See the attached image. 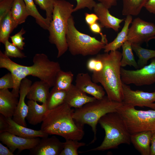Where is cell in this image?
<instances>
[{
	"label": "cell",
	"instance_id": "ba28073f",
	"mask_svg": "<svg viewBox=\"0 0 155 155\" xmlns=\"http://www.w3.org/2000/svg\"><path fill=\"white\" fill-rule=\"evenodd\" d=\"M117 112L130 135L144 131L155 132V109L138 110L134 106L123 104Z\"/></svg>",
	"mask_w": 155,
	"mask_h": 155
},
{
	"label": "cell",
	"instance_id": "e0dca14e",
	"mask_svg": "<svg viewBox=\"0 0 155 155\" xmlns=\"http://www.w3.org/2000/svg\"><path fill=\"white\" fill-rule=\"evenodd\" d=\"M16 96L8 89L0 90V113L6 118H12L18 102Z\"/></svg>",
	"mask_w": 155,
	"mask_h": 155
},
{
	"label": "cell",
	"instance_id": "7dc6e473",
	"mask_svg": "<svg viewBox=\"0 0 155 155\" xmlns=\"http://www.w3.org/2000/svg\"><path fill=\"white\" fill-rule=\"evenodd\" d=\"M150 108L152 109H155V103L152 104L151 105Z\"/></svg>",
	"mask_w": 155,
	"mask_h": 155
},
{
	"label": "cell",
	"instance_id": "bcb514c9",
	"mask_svg": "<svg viewBox=\"0 0 155 155\" xmlns=\"http://www.w3.org/2000/svg\"><path fill=\"white\" fill-rule=\"evenodd\" d=\"M150 155H155V132L153 133L151 137Z\"/></svg>",
	"mask_w": 155,
	"mask_h": 155
},
{
	"label": "cell",
	"instance_id": "836d02e7",
	"mask_svg": "<svg viewBox=\"0 0 155 155\" xmlns=\"http://www.w3.org/2000/svg\"><path fill=\"white\" fill-rule=\"evenodd\" d=\"M42 9L45 11L46 18L50 22L52 18L55 2L56 0H34Z\"/></svg>",
	"mask_w": 155,
	"mask_h": 155
},
{
	"label": "cell",
	"instance_id": "d6a6232c",
	"mask_svg": "<svg viewBox=\"0 0 155 155\" xmlns=\"http://www.w3.org/2000/svg\"><path fill=\"white\" fill-rule=\"evenodd\" d=\"M4 44L5 46L4 54L9 57L23 58L26 56L17 47L8 40H6Z\"/></svg>",
	"mask_w": 155,
	"mask_h": 155
},
{
	"label": "cell",
	"instance_id": "e575fe53",
	"mask_svg": "<svg viewBox=\"0 0 155 155\" xmlns=\"http://www.w3.org/2000/svg\"><path fill=\"white\" fill-rule=\"evenodd\" d=\"M26 31L22 28L15 35L10 36L12 43L15 46L17 47L20 50H22L24 49L25 43L23 40L24 38L22 36L25 33Z\"/></svg>",
	"mask_w": 155,
	"mask_h": 155
},
{
	"label": "cell",
	"instance_id": "ee69618b",
	"mask_svg": "<svg viewBox=\"0 0 155 155\" xmlns=\"http://www.w3.org/2000/svg\"><path fill=\"white\" fill-rule=\"evenodd\" d=\"M102 3L108 9L116 5L119 0H97Z\"/></svg>",
	"mask_w": 155,
	"mask_h": 155
},
{
	"label": "cell",
	"instance_id": "8fae6325",
	"mask_svg": "<svg viewBox=\"0 0 155 155\" xmlns=\"http://www.w3.org/2000/svg\"><path fill=\"white\" fill-rule=\"evenodd\" d=\"M123 92V102L124 104L135 107L150 108L155 102V91L147 92L132 90L128 85L122 83Z\"/></svg>",
	"mask_w": 155,
	"mask_h": 155
},
{
	"label": "cell",
	"instance_id": "f6af8a7d",
	"mask_svg": "<svg viewBox=\"0 0 155 155\" xmlns=\"http://www.w3.org/2000/svg\"><path fill=\"white\" fill-rule=\"evenodd\" d=\"M12 152L8 148L0 143V155H13Z\"/></svg>",
	"mask_w": 155,
	"mask_h": 155
},
{
	"label": "cell",
	"instance_id": "d6986e66",
	"mask_svg": "<svg viewBox=\"0 0 155 155\" xmlns=\"http://www.w3.org/2000/svg\"><path fill=\"white\" fill-rule=\"evenodd\" d=\"M8 123L6 131L16 135L26 138L43 137L48 136L49 134L40 130H37L27 128L14 121L12 118H7Z\"/></svg>",
	"mask_w": 155,
	"mask_h": 155
},
{
	"label": "cell",
	"instance_id": "f35d334b",
	"mask_svg": "<svg viewBox=\"0 0 155 155\" xmlns=\"http://www.w3.org/2000/svg\"><path fill=\"white\" fill-rule=\"evenodd\" d=\"M85 16L86 22L89 26L97 22L99 20L98 16L95 13H85Z\"/></svg>",
	"mask_w": 155,
	"mask_h": 155
},
{
	"label": "cell",
	"instance_id": "4dcf8cb0",
	"mask_svg": "<svg viewBox=\"0 0 155 155\" xmlns=\"http://www.w3.org/2000/svg\"><path fill=\"white\" fill-rule=\"evenodd\" d=\"M30 16L35 20L36 22L40 27L48 30L50 21L46 18L43 17L38 11L34 0H23Z\"/></svg>",
	"mask_w": 155,
	"mask_h": 155
},
{
	"label": "cell",
	"instance_id": "681fc988",
	"mask_svg": "<svg viewBox=\"0 0 155 155\" xmlns=\"http://www.w3.org/2000/svg\"><path fill=\"white\" fill-rule=\"evenodd\" d=\"M1 0H0V1H1Z\"/></svg>",
	"mask_w": 155,
	"mask_h": 155
},
{
	"label": "cell",
	"instance_id": "3957f363",
	"mask_svg": "<svg viewBox=\"0 0 155 155\" xmlns=\"http://www.w3.org/2000/svg\"><path fill=\"white\" fill-rule=\"evenodd\" d=\"M74 110L65 102L48 110L42 122L41 130L49 135L62 137L66 139L80 141L83 137V127L73 118Z\"/></svg>",
	"mask_w": 155,
	"mask_h": 155
},
{
	"label": "cell",
	"instance_id": "ac0fdd59",
	"mask_svg": "<svg viewBox=\"0 0 155 155\" xmlns=\"http://www.w3.org/2000/svg\"><path fill=\"white\" fill-rule=\"evenodd\" d=\"M96 99L93 97L88 96L75 85L72 84L67 91L65 102L71 108L76 109Z\"/></svg>",
	"mask_w": 155,
	"mask_h": 155
},
{
	"label": "cell",
	"instance_id": "7402d4cb",
	"mask_svg": "<svg viewBox=\"0 0 155 155\" xmlns=\"http://www.w3.org/2000/svg\"><path fill=\"white\" fill-rule=\"evenodd\" d=\"M51 88L45 82L40 80L32 84L26 95L29 100L46 104Z\"/></svg>",
	"mask_w": 155,
	"mask_h": 155
},
{
	"label": "cell",
	"instance_id": "6da1fadb",
	"mask_svg": "<svg viewBox=\"0 0 155 155\" xmlns=\"http://www.w3.org/2000/svg\"><path fill=\"white\" fill-rule=\"evenodd\" d=\"M33 64L30 66L21 65L12 61L0 51V68H4L12 74L14 86L11 91L16 97L19 96L20 84L22 79L28 75L39 78L53 87L55 78L61 69L57 62L51 61L46 54L37 53L33 57Z\"/></svg>",
	"mask_w": 155,
	"mask_h": 155
},
{
	"label": "cell",
	"instance_id": "484cf974",
	"mask_svg": "<svg viewBox=\"0 0 155 155\" xmlns=\"http://www.w3.org/2000/svg\"><path fill=\"white\" fill-rule=\"evenodd\" d=\"M73 77L71 71H65L61 69L57 74L53 88L67 91L72 84Z\"/></svg>",
	"mask_w": 155,
	"mask_h": 155
},
{
	"label": "cell",
	"instance_id": "4316f807",
	"mask_svg": "<svg viewBox=\"0 0 155 155\" xmlns=\"http://www.w3.org/2000/svg\"><path fill=\"white\" fill-rule=\"evenodd\" d=\"M18 26L11 15V11L0 23V42L3 44L8 40L10 35Z\"/></svg>",
	"mask_w": 155,
	"mask_h": 155
},
{
	"label": "cell",
	"instance_id": "7a4b0ae2",
	"mask_svg": "<svg viewBox=\"0 0 155 155\" xmlns=\"http://www.w3.org/2000/svg\"><path fill=\"white\" fill-rule=\"evenodd\" d=\"M96 56L102 61L103 67L100 71L92 73V80L101 84L109 99L123 102V82L121 75L122 53L116 50L98 54Z\"/></svg>",
	"mask_w": 155,
	"mask_h": 155
},
{
	"label": "cell",
	"instance_id": "b9f144b4",
	"mask_svg": "<svg viewBox=\"0 0 155 155\" xmlns=\"http://www.w3.org/2000/svg\"><path fill=\"white\" fill-rule=\"evenodd\" d=\"M144 7L150 13L155 14V0H148Z\"/></svg>",
	"mask_w": 155,
	"mask_h": 155
},
{
	"label": "cell",
	"instance_id": "277c9868",
	"mask_svg": "<svg viewBox=\"0 0 155 155\" xmlns=\"http://www.w3.org/2000/svg\"><path fill=\"white\" fill-rule=\"evenodd\" d=\"M123 104V102L112 100L105 96L101 99H96L74 110L73 117L75 122L83 127L87 124L92 128L94 137L88 145L96 140L97 125L100 119L107 113L117 112Z\"/></svg>",
	"mask_w": 155,
	"mask_h": 155
},
{
	"label": "cell",
	"instance_id": "44dd1931",
	"mask_svg": "<svg viewBox=\"0 0 155 155\" xmlns=\"http://www.w3.org/2000/svg\"><path fill=\"white\" fill-rule=\"evenodd\" d=\"M153 132L144 131L131 135V143L142 155H150L151 139Z\"/></svg>",
	"mask_w": 155,
	"mask_h": 155
},
{
	"label": "cell",
	"instance_id": "60d3db41",
	"mask_svg": "<svg viewBox=\"0 0 155 155\" xmlns=\"http://www.w3.org/2000/svg\"><path fill=\"white\" fill-rule=\"evenodd\" d=\"M8 126L7 118L3 115H0V133L6 131Z\"/></svg>",
	"mask_w": 155,
	"mask_h": 155
},
{
	"label": "cell",
	"instance_id": "7bdbcfd3",
	"mask_svg": "<svg viewBox=\"0 0 155 155\" xmlns=\"http://www.w3.org/2000/svg\"><path fill=\"white\" fill-rule=\"evenodd\" d=\"M89 28L90 31L94 34H100L102 33V28L97 22L89 26Z\"/></svg>",
	"mask_w": 155,
	"mask_h": 155
},
{
	"label": "cell",
	"instance_id": "ab89813d",
	"mask_svg": "<svg viewBox=\"0 0 155 155\" xmlns=\"http://www.w3.org/2000/svg\"><path fill=\"white\" fill-rule=\"evenodd\" d=\"M97 59L96 57L89 59L86 63V67L87 69L90 71L93 72L96 65Z\"/></svg>",
	"mask_w": 155,
	"mask_h": 155
},
{
	"label": "cell",
	"instance_id": "5bb4252c",
	"mask_svg": "<svg viewBox=\"0 0 155 155\" xmlns=\"http://www.w3.org/2000/svg\"><path fill=\"white\" fill-rule=\"evenodd\" d=\"M32 84V82L26 78L22 80L20 86L19 100L12 119L19 124L26 127L25 121L28 107L25 102V98Z\"/></svg>",
	"mask_w": 155,
	"mask_h": 155
},
{
	"label": "cell",
	"instance_id": "9c48e42d",
	"mask_svg": "<svg viewBox=\"0 0 155 155\" xmlns=\"http://www.w3.org/2000/svg\"><path fill=\"white\" fill-rule=\"evenodd\" d=\"M121 80L127 85L133 84L137 86L150 85L155 83V57L150 63L135 70L121 69Z\"/></svg>",
	"mask_w": 155,
	"mask_h": 155
},
{
	"label": "cell",
	"instance_id": "d4e9b609",
	"mask_svg": "<svg viewBox=\"0 0 155 155\" xmlns=\"http://www.w3.org/2000/svg\"><path fill=\"white\" fill-rule=\"evenodd\" d=\"M148 0H122L123 15L137 16L140 13Z\"/></svg>",
	"mask_w": 155,
	"mask_h": 155
},
{
	"label": "cell",
	"instance_id": "f1b7e54d",
	"mask_svg": "<svg viewBox=\"0 0 155 155\" xmlns=\"http://www.w3.org/2000/svg\"><path fill=\"white\" fill-rule=\"evenodd\" d=\"M131 44L133 50L138 58L137 63L139 69L146 65L149 60L155 57V50L144 48L140 45Z\"/></svg>",
	"mask_w": 155,
	"mask_h": 155
},
{
	"label": "cell",
	"instance_id": "603a6c76",
	"mask_svg": "<svg viewBox=\"0 0 155 155\" xmlns=\"http://www.w3.org/2000/svg\"><path fill=\"white\" fill-rule=\"evenodd\" d=\"M132 16H126L124 26L121 31L118 33L115 38L111 42L108 43L104 46V53H109L115 51L120 48L123 43L127 40L129 26L132 21Z\"/></svg>",
	"mask_w": 155,
	"mask_h": 155
},
{
	"label": "cell",
	"instance_id": "d590c367",
	"mask_svg": "<svg viewBox=\"0 0 155 155\" xmlns=\"http://www.w3.org/2000/svg\"><path fill=\"white\" fill-rule=\"evenodd\" d=\"M14 0H2L0 2V23L11 10Z\"/></svg>",
	"mask_w": 155,
	"mask_h": 155
},
{
	"label": "cell",
	"instance_id": "83f0119b",
	"mask_svg": "<svg viewBox=\"0 0 155 155\" xmlns=\"http://www.w3.org/2000/svg\"><path fill=\"white\" fill-rule=\"evenodd\" d=\"M122 58L121 61V67L128 65L136 69H139L137 62L135 60L133 52L131 43L127 40L122 45Z\"/></svg>",
	"mask_w": 155,
	"mask_h": 155
},
{
	"label": "cell",
	"instance_id": "4fadbf2b",
	"mask_svg": "<svg viewBox=\"0 0 155 155\" xmlns=\"http://www.w3.org/2000/svg\"><path fill=\"white\" fill-rule=\"evenodd\" d=\"M42 137L38 144L30 150L31 155H60L64 142L55 136Z\"/></svg>",
	"mask_w": 155,
	"mask_h": 155
},
{
	"label": "cell",
	"instance_id": "5b68a950",
	"mask_svg": "<svg viewBox=\"0 0 155 155\" xmlns=\"http://www.w3.org/2000/svg\"><path fill=\"white\" fill-rule=\"evenodd\" d=\"M74 5L65 0L55 2L52 18L48 30L49 41L55 45L59 58L68 50L66 33L68 20L73 12Z\"/></svg>",
	"mask_w": 155,
	"mask_h": 155
},
{
	"label": "cell",
	"instance_id": "ffe728a7",
	"mask_svg": "<svg viewBox=\"0 0 155 155\" xmlns=\"http://www.w3.org/2000/svg\"><path fill=\"white\" fill-rule=\"evenodd\" d=\"M27 104L28 109L26 119L28 123L36 125L42 122L48 111L46 104L40 105L36 101L29 100Z\"/></svg>",
	"mask_w": 155,
	"mask_h": 155
},
{
	"label": "cell",
	"instance_id": "1f68e13d",
	"mask_svg": "<svg viewBox=\"0 0 155 155\" xmlns=\"http://www.w3.org/2000/svg\"><path fill=\"white\" fill-rule=\"evenodd\" d=\"M71 139H66L64 142L63 148L60 155H78V150L80 147L86 145L83 142Z\"/></svg>",
	"mask_w": 155,
	"mask_h": 155
},
{
	"label": "cell",
	"instance_id": "c3c4849f",
	"mask_svg": "<svg viewBox=\"0 0 155 155\" xmlns=\"http://www.w3.org/2000/svg\"><path fill=\"white\" fill-rule=\"evenodd\" d=\"M154 39L155 40V37L154 38Z\"/></svg>",
	"mask_w": 155,
	"mask_h": 155
},
{
	"label": "cell",
	"instance_id": "8d00e7d4",
	"mask_svg": "<svg viewBox=\"0 0 155 155\" xmlns=\"http://www.w3.org/2000/svg\"><path fill=\"white\" fill-rule=\"evenodd\" d=\"M14 86L13 78L9 72L0 78V90L13 88Z\"/></svg>",
	"mask_w": 155,
	"mask_h": 155
},
{
	"label": "cell",
	"instance_id": "9a60e30c",
	"mask_svg": "<svg viewBox=\"0 0 155 155\" xmlns=\"http://www.w3.org/2000/svg\"><path fill=\"white\" fill-rule=\"evenodd\" d=\"M75 82V85L78 88L97 99H101L105 96L106 92L103 88L94 82L88 73H78Z\"/></svg>",
	"mask_w": 155,
	"mask_h": 155
},
{
	"label": "cell",
	"instance_id": "52a82bcc",
	"mask_svg": "<svg viewBox=\"0 0 155 155\" xmlns=\"http://www.w3.org/2000/svg\"><path fill=\"white\" fill-rule=\"evenodd\" d=\"M100 35V41L94 37L81 32L76 28L72 16L69 18L66 39L68 49L71 55L86 56L98 54L108 43L106 35L102 33Z\"/></svg>",
	"mask_w": 155,
	"mask_h": 155
},
{
	"label": "cell",
	"instance_id": "cb8c5ba5",
	"mask_svg": "<svg viewBox=\"0 0 155 155\" xmlns=\"http://www.w3.org/2000/svg\"><path fill=\"white\" fill-rule=\"evenodd\" d=\"M11 12L17 26L24 23L28 17L30 16L23 0H14Z\"/></svg>",
	"mask_w": 155,
	"mask_h": 155
},
{
	"label": "cell",
	"instance_id": "f546056e",
	"mask_svg": "<svg viewBox=\"0 0 155 155\" xmlns=\"http://www.w3.org/2000/svg\"><path fill=\"white\" fill-rule=\"evenodd\" d=\"M67 91L59 90L53 88L46 102L48 110H51L65 102Z\"/></svg>",
	"mask_w": 155,
	"mask_h": 155
},
{
	"label": "cell",
	"instance_id": "2e32d148",
	"mask_svg": "<svg viewBox=\"0 0 155 155\" xmlns=\"http://www.w3.org/2000/svg\"><path fill=\"white\" fill-rule=\"evenodd\" d=\"M108 9L102 3H96L93 8L94 11L98 16L102 28L105 27L118 31L121 27L120 24L124 20L113 16L110 13Z\"/></svg>",
	"mask_w": 155,
	"mask_h": 155
},
{
	"label": "cell",
	"instance_id": "8992f818",
	"mask_svg": "<svg viewBox=\"0 0 155 155\" xmlns=\"http://www.w3.org/2000/svg\"><path fill=\"white\" fill-rule=\"evenodd\" d=\"M98 123L105 131L101 144L96 148L82 153L92 151H104L117 148L122 144L130 145L131 135L123 119L117 112L107 113L102 117Z\"/></svg>",
	"mask_w": 155,
	"mask_h": 155
},
{
	"label": "cell",
	"instance_id": "74e56055",
	"mask_svg": "<svg viewBox=\"0 0 155 155\" xmlns=\"http://www.w3.org/2000/svg\"><path fill=\"white\" fill-rule=\"evenodd\" d=\"M75 0L77 2V5L73 9V12L85 8H87L91 11L96 4L94 0Z\"/></svg>",
	"mask_w": 155,
	"mask_h": 155
},
{
	"label": "cell",
	"instance_id": "7c38bea8",
	"mask_svg": "<svg viewBox=\"0 0 155 155\" xmlns=\"http://www.w3.org/2000/svg\"><path fill=\"white\" fill-rule=\"evenodd\" d=\"M39 137L26 138L16 135L5 131L0 133V140L7 146L13 153L16 149L20 151L25 150H30L39 142Z\"/></svg>",
	"mask_w": 155,
	"mask_h": 155
},
{
	"label": "cell",
	"instance_id": "30bf717a",
	"mask_svg": "<svg viewBox=\"0 0 155 155\" xmlns=\"http://www.w3.org/2000/svg\"><path fill=\"white\" fill-rule=\"evenodd\" d=\"M129 28L127 40L131 44L141 45L147 43L155 37V24L139 18L132 20Z\"/></svg>",
	"mask_w": 155,
	"mask_h": 155
}]
</instances>
